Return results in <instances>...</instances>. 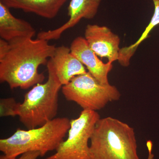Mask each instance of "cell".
<instances>
[{"label": "cell", "instance_id": "cell-5", "mask_svg": "<svg viewBox=\"0 0 159 159\" xmlns=\"http://www.w3.org/2000/svg\"><path fill=\"white\" fill-rule=\"evenodd\" d=\"M61 90L68 101L76 102L83 110L94 111L119 100L121 96L115 86L100 83L89 72L74 77Z\"/></svg>", "mask_w": 159, "mask_h": 159}, {"label": "cell", "instance_id": "cell-1", "mask_svg": "<svg viewBox=\"0 0 159 159\" xmlns=\"http://www.w3.org/2000/svg\"><path fill=\"white\" fill-rule=\"evenodd\" d=\"M56 47L48 41L25 39L8 43L0 39V81L11 89H27L45 78L39 72L40 66L47 65Z\"/></svg>", "mask_w": 159, "mask_h": 159}, {"label": "cell", "instance_id": "cell-4", "mask_svg": "<svg viewBox=\"0 0 159 159\" xmlns=\"http://www.w3.org/2000/svg\"><path fill=\"white\" fill-rule=\"evenodd\" d=\"M48 77L44 83L34 85L18 102L17 116L27 129L37 128L55 119L58 107V93L62 85L48 61Z\"/></svg>", "mask_w": 159, "mask_h": 159}, {"label": "cell", "instance_id": "cell-12", "mask_svg": "<svg viewBox=\"0 0 159 159\" xmlns=\"http://www.w3.org/2000/svg\"><path fill=\"white\" fill-rule=\"evenodd\" d=\"M68 0H0L9 9H20L44 18L52 19L57 16Z\"/></svg>", "mask_w": 159, "mask_h": 159}, {"label": "cell", "instance_id": "cell-14", "mask_svg": "<svg viewBox=\"0 0 159 159\" xmlns=\"http://www.w3.org/2000/svg\"><path fill=\"white\" fill-rule=\"evenodd\" d=\"M40 157L39 152H29L22 154L19 157H10L3 154L0 156V159H37Z\"/></svg>", "mask_w": 159, "mask_h": 159}, {"label": "cell", "instance_id": "cell-10", "mask_svg": "<svg viewBox=\"0 0 159 159\" xmlns=\"http://www.w3.org/2000/svg\"><path fill=\"white\" fill-rule=\"evenodd\" d=\"M62 86L76 76L86 73L84 66L65 46L56 47L54 55L49 59Z\"/></svg>", "mask_w": 159, "mask_h": 159}, {"label": "cell", "instance_id": "cell-9", "mask_svg": "<svg viewBox=\"0 0 159 159\" xmlns=\"http://www.w3.org/2000/svg\"><path fill=\"white\" fill-rule=\"evenodd\" d=\"M71 53L86 67L88 72L102 84H109L108 76L113 68L112 63L102 62L89 46L85 38L78 37L71 43Z\"/></svg>", "mask_w": 159, "mask_h": 159}, {"label": "cell", "instance_id": "cell-8", "mask_svg": "<svg viewBox=\"0 0 159 159\" xmlns=\"http://www.w3.org/2000/svg\"><path fill=\"white\" fill-rule=\"evenodd\" d=\"M102 0H71L68 8L69 19L62 25L48 31H42L37 38L49 41L59 39L66 30L77 25L82 19H92L97 15Z\"/></svg>", "mask_w": 159, "mask_h": 159}, {"label": "cell", "instance_id": "cell-11", "mask_svg": "<svg viewBox=\"0 0 159 159\" xmlns=\"http://www.w3.org/2000/svg\"><path fill=\"white\" fill-rule=\"evenodd\" d=\"M0 2V37L11 43L19 40L32 39L36 31L31 24L25 20L17 18L10 9Z\"/></svg>", "mask_w": 159, "mask_h": 159}, {"label": "cell", "instance_id": "cell-3", "mask_svg": "<svg viewBox=\"0 0 159 159\" xmlns=\"http://www.w3.org/2000/svg\"><path fill=\"white\" fill-rule=\"evenodd\" d=\"M70 127V120L60 117L37 128L18 129L11 136L0 139V151L10 157H17L29 152H39L40 157H43L49 152L57 150Z\"/></svg>", "mask_w": 159, "mask_h": 159}, {"label": "cell", "instance_id": "cell-13", "mask_svg": "<svg viewBox=\"0 0 159 159\" xmlns=\"http://www.w3.org/2000/svg\"><path fill=\"white\" fill-rule=\"evenodd\" d=\"M18 102L13 97L2 98L0 99V117H13L17 116L16 108Z\"/></svg>", "mask_w": 159, "mask_h": 159}, {"label": "cell", "instance_id": "cell-2", "mask_svg": "<svg viewBox=\"0 0 159 159\" xmlns=\"http://www.w3.org/2000/svg\"><path fill=\"white\" fill-rule=\"evenodd\" d=\"M90 142L92 159H140L134 129L116 118H100L96 123ZM148 144V159H152L151 142Z\"/></svg>", "mask_w": 159, "mask_h": 159}, {"label": "cell", "instance_id": "cell-6", "mask_svg": "<svg viewBox=\"0 0 159 159\" xmlns=\"http://www.w3.org/2000/svg\"><path fill=\"white\" fill-rule=\"evenodd\" d=\"M100 118L97 111L83 110L78 118L70 120L67 139L45 159H92L89 142Z\"/></svg>", "mask_w": 159, "mask_h": 159}, {"label": "cell", "instance_id": "cell-15", "mask_svg": "<svg viewBox=\"0 0 159 159\" xmlns=\"http://www.w3.org/2000/svg\"><path fill=\"white\" fill-rule=\"evenodd\" d=\"M154 6V11L150 23L154 26L159 25V0H152Z\"/></svg>", "mask_w": 159, "mask_h": 159}, {"label": "cell", "instance_id": "cell-7", "mask_svg": "<svg viewBox=\"0 0 159 159\" xmlns=\"http://www.w3.org/2000/svg\"><path fill=\"white\" fill-rule=\"evenodd\" d=\"M84 38L97 56L107 58L111 63L118 61L120 38L108 27L89 24L86 27Z\"/></svg>", "mask_w": 159, "mask_h": 159}]
</instances>
